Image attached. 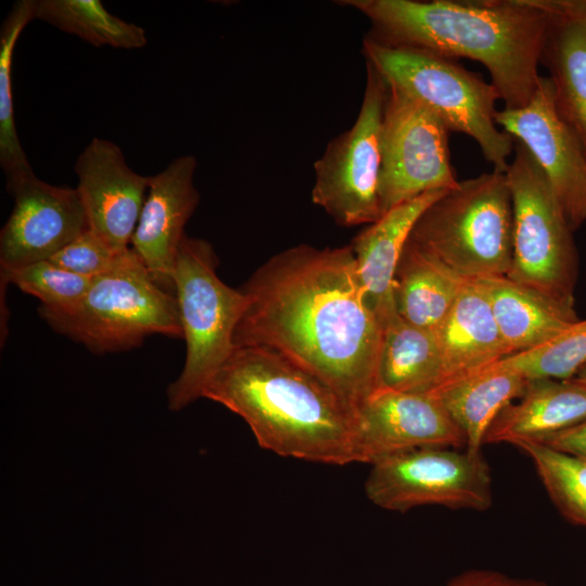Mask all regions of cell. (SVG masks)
Listing matches in <instances>:
<instances>
[{
  "label": "cell",
  "mask_w": 586,
  "mask_h": 586,
  "mask_svg": "<svg viewBox=\"0 0 586 586\" xmlns=\"http://www.w3.org/2000/svg\"><path fill=\"white\" fill-rule=\"evenodd\" d=\"M34 18L94 47L131 50L148 42L143 27L113 15L100 0H34Z\"/></svg>",
  "instance_id": "cell-25"
},
{
  "label": "cell",
  "mask_w": 586,
  "mask_h": 586,
  "mask_svg": "<svg viewBox=\"0 0 586 586\" xmlns=\"http://www.w3.org/2000/svg\"><path fill=\"white\" fill-rule=\"evenodd\" d=\"M485 294L510 355L536 348L578 320L562 304L507 276L471 279Z\"/></svg>",
  "instance_id": "cell-20"
},
{
  "label": "cell",
  "mask_w": 586,
  "mask_h": 586,
  "mask_svg": "<svg viewBox=\"0 0 586 586\" xmlns=\"http://www.w3.org/2000/svg\"><path fill=\"white\" fill-rule=\"evenodd\" d=\"M74 170L89 229L117 253L130 249L148 193L150 176L130 168L122 149L94 137L78 155Z\"/></svg>",
  "instance_id": "cell-15"
},
{
  "label": "cell",
  "mask_w": 586,
  "mask_h": 586,
  "mask_svg": "<svg viewBox=\"0 0 586 586\" xmlns=\"http://www.w3.org/2000/svg\"><path fill=\"white\" fill-rule=\"evenodd\" d=\"M354 462L409 450L466 447L462 431L432 394L379 387L354 410Z\"/></svg>",
  "instance_id": "cell-13"
},
{
  "label": "cell",
  "mask_w": 586,
  "mask_h": 586,
  "mask_svg": "<svg viewBox=\"0 0 586 586\" xmlns=\"http://www.w3.org/2000/svg\"><path fill=\"white\" fill-rule=\"evenodd\" d=\"M506 175L513 209L512 263L507 277L574 306L573 230L536 161L518 141Z\"/></svg>",
  "instance_id": "cell-8"
},
{
  "label": "cell",
  "mask_w": 586,
  "mask_h": 586,
  "mask_svg": "<svg viewBox=\"0 0 586 586\" xmlns=\"http://www.w3.org/2000/svg\"><path fill=\"white\" fill-rule=\"evenodd\" d=\"M14 205L0 232L1 272L52 257L89 229L78 190L30 173L5 186Z\"/></svg>",
  "instance_id": "cell-14"
},
{
  "label": "cell",
  "mask_w": 586,
  "mask_h": 586,
  "mask_svg": "<svg viewBox=\"0 0 586 586\" xmlns=\"http://www.w3.org/2000/svg\"><path fill=\"white\" fill-rule=\"evenodd\" d=\"M536 442L560 451L586 458V420Z\"/></svg>",
  "instance_id": "cell-32"
},
{
  "label": "cell",
  "mask_w": 586,
  "mask_h": 586,
  "mask_svg": "<svg viewBox=\"0 0 586 586\" xmlns=\"http://www.w3.org/2000/svg\"><path fill=\"white\" fill-rule=\"evenodd\" d=\"M435 334L442 362L437 388L510 355L485 294L472 280L467 279Z\"/></svg>",
  "instance_id": "cell-18"
},
{
  "label": "cell",
  "mask_w": 586,
  "mask_h": 586,
  "mask_svg": "<svg viewBox=\"0 0 586 586\" xmlns=\"http://www.w3.org/2000/svg\"><path fill=\"white\" fill-rule=\"evenodd\" d=\"M586 420V387L573 380H528L518 403L507 405L484 444L539 441Z\"/></svg>",
  "instance_id": "cell-21"
},
{
  "label": "cell",
  "mask_w": 586,
  "mask_h": 586,
  "mask_svg": "<svg viewBox=\"0 0 586 586\" xmlns=\"http://www.w3.org/2000/svg\"><path fill=\"white\" fill-rule=\"evenodd\" d=\"M500 129L522 143L550 184L574 231L586 222V151L560 115L548 77L522 109L496 111Z\"/></svg>",
  "instance_id": "cell-12"
},
{
  "label": "cell",
  "mask_w": 586,
  "mask_h": 586,
  "mask_svg": "<svg viewBox=\"0 0 586 586\" xmlns=\"http://www.w3.org/2000/svg\"><path fill=\"white\" fill-rule=\"evenodd\" d=\"M362 51L388 85L425 105L449 131L471 137L494 170L506 173L515 140L495 122L500 97L491 82L451 59L387 44L370 35L362 41Z\"/></svg>",
  "instance_id": "cell-4"
},
{
  "label": "cell",
  "mask_w": 586,
  "mask_h": 586,
  "mask_svg": "<svg viewBox=\"0 0 586 586\" xmlns=\"http://www.w3.org/2000/svg\"><path fill=\"white\" fill-rule=\"evenodd\" d=\"M442 586H548L535 578L513 577L495 570L472 569L463 571Z\"/></svg>",
  "instance_id": "cell-31"
},
{
  "label": "cell",
  "mask_w": 586,
  "mask_h": 586,
  "mask_svg": "<svg viewBox=\"0 0 586 586\" xmlns=\"http://www.w3.org/2000/svg\"><path fill=\"white\" fill-rule=\"evenodd\" d=\"M466 282L467 279L408 240L394 276L396 311L413 326L436 330Z\"/></svg>",
  "instance_id": "cell-23"
},
{
  "label": "cell",
  "mask_w": 586,
  "mask_h": 586,
  "mask_svg": "<svg viewBox=\"0 0 586 586\" xmlns=\"http://www.w3.org/2000/svg\"><path fill=\"white\" fill-rule=\"evenodd\" d=\"M449 132L425 105L388 85L379 187L383 214L426 192L458 186L450 161Z\"/></svg>",
  "instance_id": "cell-11"
},
{
  "label": "cell",
  "mask_w": 586,
  "mask_h": 586,
  "mask_svg": "<svg viewBox=\"0 0 586 586\" xmlns=\"http://www.w3.org/2000/svg\"><path fill=\"white\" fill-rule=\"evenodd\" d=\"M31 20H35L34 0L16 1L0 30V164L7 184L34 171L17 136L12 91L14 49Z\"/></svg>",
  "instance_id": "cell-26"
},
{
  "label": "cell",
  "mask_w": 586,
  "mask_h": 586,
  "mask_svg": "<svg viewBox=\"0 0 586 586\" xmlns=\"http://www.w3.org/2000/svg\"><path fill=\"white\" fill-rule=\"evenodd\" d=\"M196 167L193 155H182L150 176L130 244L154 281L173 294L178 247L186 235L184 227L200 202L193 179Z\"/></svg>",
  "instance_id": "cell-16"
},
{
  "label": "cell",
  "mask_w": 586,
  "mask_h": 586,
  "mask_svg": "<svg viewBox=\"0 0 586 586\" xmlns=\"http://www.w3.org/2000/svg\"><path fill=\"white\" fill-rule=\"evenodd\" d=\"M242 291L247 303L234 347L283 356L354 410L380 387L384 326L367 303L349 245L286 249L262 265Z\"/></svg>",
  "instance_id": "cell-1"
},
{
  "label": "cell",
  "mask_w": 586,
  "mask_h": 586,
  "mask_svg": "<svg viewBox=\"0 0 586 586\" xmlns=\"http://www.w3.org/2000/svg\"><path fill=\"white\" fill-rule=\"evenodd\" d=\"M212 244L184 235L176 255L174 284L186 359L179 377L167 388L168 408L179 411L199 398L234 349L233 334L247 300L242 290L217 275Z\"/></svg>",
  "instance_id": "cell-7"
},
{
  "label": "cell",
  "mask_w": 586,
  "mask_h": 586,
  "mask_svg": "<svg viewBox=\"0 0 586 586\" xmlns=\"http://www.w3.org/2000/svg\"><path fill=\"white\" fill-rule=\"evenodd\" d=\"M441 372L435 330L413 326L396 311L384 324L379 360L380 387L431 394L440 385Z\"/></svg>",
  "instance_id": "cell-24"
},
{
  "label": "cell",
  "mask_w": 586,
  "mask_h": 586,
  "mask_svg": "<svg viewBox=\"0 0 586 586\" xmlns=\"http://www.w3.org/2000/svg\"><path fill=\"white\" fill-rule=\"evenodd\" d=\"M364 97L355 123L334 137L314 163L311 201L337 225L373 224L382 215L379 187L386 80L367 63Z\"/></svg>",
  "instance_id": "cell-9"
},
{
  "label": "cell",
  "mask_w": 586,
  "mask_h": 586,
  "mask_svg": "<svg viewBox=\"0 0 586 586\" xmlns=\"http://www.w3.org/2000/svg\"><path fill=\"white\" fill-rule=\"evenodd\" d=\"M202 398L240 416L258 445L316 463L354 462V409L328 384L283 356L234 347Z\"/></svg>",
  "instance_id": "cell-3"
},
{
  "label": "cell",
  "mask_w": 586,
  "mask_h": 586,
  "mask_svg": "<svg viewBox=\"0 0 586 586\" xmlns=\"http://www.w3.org/2000/svg\"><path fill=\"white\" fill-rule=\"evenodd\" d=\"M39 314L56 332L95 354L135 348L151 335L182 337L178 303L129 249L114 266L92 279L80 302L67 311Z\"/></svg>",
  "instance_id": "cell-6"
},
{
  "label": "cell",
  "mask_w": 586,
  "mask_h": 586,
  "mask_svg": "<svg viewBox=\"0 0 586 586\" xmlns=\"http://www.w3.org/2000/svg\"><path fill=\"white\" fill-rule=\"evenodd\" d=\"M571 380L586 387V364L576 372V374Z\"/></svg>",
  "instance_id": "cell-33"
},
{
  "label": "cell",
  "mask_w": 586,
  "mask_h": 586,
  "mask_svg": "<svg viewBox=\"0 0 586 586\" xmlns=\"http://www.w3.org/2000/svg\"><path fill=\"white\" fill-rule=\"evenodd\" d=\"M501 361L527 380H570L586 364V319H578L549 342Z\"/></svg>",
  "instance_id": "cell-28"
},
{
  "label": "cell",
  "mask_w": 586,
  "mask_h": 586,
  "mask_svg": "<svg viewBox=\"0 0 586 586\" xmlns=\"http://www.w3.org/2000/svg\"><path fill=\"white\" fill-rule=\"evenodd\" d=\"M447 191L426 192L391 208L358 233L349 245L367 303L383 326L396 313L394 276L413 226Z\"/></svg>",
  "instance_id": "cell-17"
},
{
  "label": "cell",
  "mask_w": 586,
  "mask_h": 586,
  "mask_svg": "<svg viewBox=\"0 0 586 586\" xmlns=\"http://www.w3.org/2000/svg\"><path fill=\"white\" fill-rule=\"evenodd\" d=\"M92 279L78 276L53 264L40 260L21 268L1 272V286L13 283L24 293L41 302L40 309L67 311L86 294Z\"/></svg>",
  "instance_id": "cell-29"
},
{
  "label": "cell",
  "mask_w": 586,
  "mask_h": 586,
  "mask_svg": "<svg viewBox=\"0 0 586 586\" xmlns=\"http://www.w3.org/2000/svg\"><path fill=\"white\" fill-rule=\"evenodd\" d=\"M513 209L506 173L459 181L419 217L409 241L458 276H507L512 263Z\"/></svg>",
  "instance_id": "cell-5"
},
{
  "label": "cell",
  "mask_w": 586,
  "mask_h": 586,
  "mask_svg": "<svg viewBox=\"0 0 586 586\" xmlns=\"http://www.w3.org/2000/svg\"><path fill=\"white\" fill-rule=\"evenodd\" d=\"M512 445L531 458L539 480L562 517L586 527V458L536 441L523 440Z\"/></svg>",
  "instance_id": "cell-27"
},
{
  "label": "cell",
  "mask_w": 586,
  "mask_h": 586,
  "mask_svg": "<svg viewBox=\"0 0 586 586\" xmlns=\"http://www.w3.org/2000/svg\"><path fill=\"white\" fill-rule=\"evenodd\" d=\"M527 382L500 359L431 394L462 431L466 449L479 453L493 421L507 405L523 394Z\"/></svg>",
  "instance_id": "cell-22"
},
{
  "label": "cell",
  "mask_w": 586,
  "mask_h": 586,
  "mask_svg": "<svg viewBox=\"0 0 586 586\" xmlns=\"http://www.w3.org/2000/svg\"><path fill=\"white\" fill-rule=\"evenodd\" d=\"M120 254L115 252L99 234L88 229L49 260L67 271L93 279L110 270Z\"/></svg>",
  "instance_id": "cell-30"
},
{
  "label": "cell",
  "mask_w": 586,
  "mask_h": 586,
  "mask_svg": "<svg viewBox=\"0 0 586 586\" xmlns=\"http://www.w3.org/2000/svg\"><path fill=\"white\" fill-rule=\"evenodd\" d=\"M375 506L406 512L420 506L485 511L493 504L491 469L482 453L420 448L371 464L365 482Z\"/></svg>",
  "instance_id": "cell-10"
},
{
  "label": "cell",
  "mask_w": 586,
  "mask_h": 586,
  "mask_svg": "<svg viewBox=\"0 0 586 586\" xmlns=\"http://www.w3.org/2000/svg\"><path fill=\"white\" fill-rule=\"evenodd\" d=\"M364 14L371 37L447 59L481 63L504 109L524 107L542 76L538 65L553 0H344Z\"/></svg>",
  "instance_id": "cell-2"
},
{
  "label": "cell",
  "mask_w": 586,
  "mask_h": 586,
  "mask_svg": "<svg viewBox=\"0 0 586 586\" xmlns=\"http://www.w3.org/2000/svg\"><path fill=\"white\" fill-rule=\"evenodd\" d=\"M540 63L560 115L586 151V0H553Z\"/></svg>",
  "instance_id": "cell-19"
}]
</instances>
